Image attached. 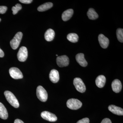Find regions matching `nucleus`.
I'll list each match as a JSON object with an SVG mask.
<instances>
[{
	"mask_svg": "<svg viewBox=\"0 0 123 123\" xmlns=\"http://www.w3.org/2000/svg\"><path fill=\"white\" fill-rule=\"evenodd\" d=\"M4 56V53L3 51L0 48V57H2Z\"/></svg>",
	"mask_w": 123,
	"mask_h": 123,
	"instance_id": "c85d7f7f",
	"label": "nucleus"
},
{
	"mask_svg": "<svg viewBox=\"0 0 123 123\" xmlns=\"http://www.w3.org/2000/svg\"><path fill=\"white\" fill-rule=\"evenodd\" d=\"M7 7L6 6H0V13L1 14L5 13L7 11Z\"/></svg>",
	"mask_w": 123,
	"mask_h": 123,
	"instance_id": "b1692460",
	"label": "nucleus"
},
{
	"mask_svg": "<svg viewBox=\"0 0 123 123\" xmlns=\"http://www.w3.org/2000/svg\"><path fill=\"white\" fill-rule=\"evenodd\" d=\"M1 21V18H0V22Z\"/></svg>",
	"mask_w": 123,
	"mask_h": 123,
	"instance_id": "c756f323",
	"label": "nucleus"
},
{
	"mask_svg": "<svg viewBox=\"0 0 123 123\" xmlns=\"http://www.w3.org/2000/svg\"><path fill=\"white\" fill-rule=\"evenodd\" d=\"M122 86L121 81L118 79H115L111 84L112 90L116 93H119L121 91Z\"/></svg>",
	"mask_w": 123,
	"mask_h": 123,
	"instance_id": "f8f14e48",
	"label": "nucleus"
},
{
	"mask_svg": "<svg viewBox=\"0 0 123 123\" xmlns=\"http://www.w3.org/2000/svg\"><path fill=\"white\" fill-rule=\"evenodd\" d=\"M73 84L75 88L78 92L84 93L86 91V86L81 78H75L74 80Z\"/></svg>",
	"mask_w": 123,
	"mask_h": 123,
	"instance_id": "39448f33",
	"label": "nucleus"
},
{
	"mask_svg": "<svg viewBox=\"0 0 123 123\" xmlns=\"http://www.w3.org/2000/svg\"><path fill=\"white\" fill-rule=\"evenodd\" d=\"M4 95L7 101L11 105L15 108H18L19 107V102L14 95L12 92L8 91H6L4 92Z\"/></svg>",
	"mask_w": 123,
	"mask_h": 123,
	"instance_id": "f257e3e1",
	"label": "nucleus"
},
{
	"mask_svg": "<svg viewBox=\"0 0 123 123\" xmlns=\"http://www.w3.org/2000/svg\"><path fill=\"white\" fill-rule=\"evenodd\" d=\"M22 36L23 34L21 32H18L15 34L13 39L10 42V46L12 49L15 50L18 47Z\"/></svg>",
	"mask_w": 123,
	"mask_h": 123,
	"instance_id": "20e7f679",
	"label": "nucleus"
},
{
	"mask_svg": "<svg viewBox=\"0 0 123 123\" xmlns=\"http://www.w3.org/2000/svg\"><path fill=\"white\" fill-rule=\"evenodd\" d=\"M87 14L88 18L90 20H95L98 17V15L97 13L92 8L89 9L87 12Z\"/></svg>",
	"mask_w": 123,
	"mask_h": 123,
	"instance_id": "aec40b11",
	"label": "nucleus"
},
{
	"mask_svg": "<svg viewBox=\"0 0 123 123\" xmlns=\"http://www.w3.org/2000/svg\"><path fill=\"white\" fill-rule=\"evenodd\" d=\"M56 61L57 65L61 68L68 66L69 64V59L66 55L58 56Z\"/></svg>",
	"mask_w": 123,
	"mask_h": 123,
	"instance_id": "0eeeda50",
	"label": "nucleus"
},
{
	"mask_svg": "<svg viewBox=\"0 0 123 123\" xmlns=\"http://www.w3.org/2000/svg\"><path fill=\"white\" fill-rule=\"evenodd\" d=\"M36 95L38 98L43 102H45L47 100L48 95L47 92L42 86H38L36 90Z\"/></svg>",
	"mask_w": 123,
	"mask_h": 123,
	"instance_id": "f03ea898",
	"label": "nucleus"
},
{
	"mask_svg": "<svg viewBox=\"0 0 123 123\" xmlns=\"http://www.w3.org/2000/svg\"><path fill=\"white\" fill-rule=\"evenodd\" d=\"M55 32L52 29H49L46 31L44 34V38L48 42L52 41L55 36Z\"/></svg>",
	"mask_w": 123,
	"mask_h": 123,
	"instance_id": "f3484780",
	"label": "nucleus"
},
{
	"mask_svg": "<svg viewBox=\"0 0 123 123\" xmlns=\"http://www.w3.org/2000/svg\"><path fill=\"white\" fill-rule=\"evenodd\" d=\"M49 78L52 82L53 83H57L59 80V74L58 71L53 69L51 70L49 74Z\"/></svg>",
	"mask_w": 123,
	"mask_h": 123,
	"instance_id": "9b49d317",
	"label": "nucleus"
},
{
	"mask_svg": "<svg viewBox=\"0 0 123 123\" xmlns=\"http://www.w3.org/2000/svg\"><path fill=\"white\" fill-rule=\"evenodd\" d=\"M28 56L27 49L25 47H22L19 49L17 54L18 59L20 62H23L26 60Z\"/></svg>",
	"mask_w": 123,
	"mask_h": 123,
	"instance_id": "423d86ee",
	"label": "nucleus"
},
{
	"mask_svg": "<svg viewBox=\"0 0 123 123\" xmlns=\"http://www.w3.org/2000/svg\"><path fill=\"white\" fill-rule=\"evenodd\" d=\"M41 116L43 118L50 122H55L57 120L55 115L49 111H43L41 113Z\"/></svg>",
	"mask_w": 123,
	"mask_h": 123,
	"instance_id": "1a4fd4ad",
	"label": "nucleus"
},
{
	"mask_svg": "<svg viewBox=\"0 0 123 123\" xmlns=\"http://www.w3.org/2000/svg\"><path fill=\"white\" fill-rule=\"evenodd\" d=\"M89 119L87 118H85L80 120L78 121L77 123H89Z\"/></svg>",
	"mask_w": 123,
	"mask_h": 123,
	"instance_id": "393cba45",
	"label": "nucleus"
},
{
	"mask_svg": "<svg viewBox=\"0 0 123 123\" xmlns=\"http://www.w3.org/2000/svg\"><path fill=\"white\" fill-rule=\"evenodd\" d=\"M8 117V111L4 105L0 102V118L3 119H6Z\"/></svg>",
	"mask_w": 123,
	"mask_h": 123,
	"instance_id": "a211bd4d",
	"label": "nucleus"
},
{
	"mask_svg": "<svg viewBox=\"0 0 123 123\" xmlns=\"http://www.w3.org/2000/svg\"><path fill=\"white\" fill-rule=\"evenodd\" d=\"M98 41L100 46L103 48H107L109 44V39L102 34H99L98 37Z\"/></svg>",
	"mask_w": 123,
	"mask_h": 123,
	"instance_id": "9d476101",
	"label": "nucleus"
},
{
	"mask_svg": "<svg viewBox=\"0 0 123 123\" xmlns=\"http://www.w3.org/2000/svg\"><path fill=\"white\" fill-rule=\"evenodd\" d=\"M14 123H24L22 120L19 119H16L14 121Z\"/></svg>",
	"mask_w": 123,
	"mask_h": 123,
	"instance_id": "cd10ccee",
	"label": "nucleus"
},
{
	"mask_svg": "<svg viewBox=\"0 0 123 123\" xmlns=\"http://www.w3.org/2000/svg\"><path fill=\"white\" fill-rule=\"evenodd\" d=\"M117 36L118 40L121 43L123 42V29L119 28L116 31Z\"/></svg>",
	"mask_w": 123,
	"mask_h": 123,
	"instance_id": "4be33fe9",
	"label": "nucleus"
},
{
	"mask_svg": "<svg viewBox=\"0 0 123 123\" xmlns=\"http://www.w3.org/2000/svg\"><path fill=\"white\" fill-rule=\"evenodd\" d=\"M56 56H58V55H56Z\"/></svg>",
	"mask_w": 123,
	"mask_h": 123,
	"instance_id": "7c9ffc66",
	"label": "nucleus"
},
{
	"mask_svg": "<svg viewBox=\"0 0 123 123\" xmlns=\"http://www.w3.org/2000/svg\"><path fill=\"white\" fill-rule=\"evenodd\" d=\"M76 59L77 62L81 66L84 67L87 66L88 63L85 59L84 54L83 53H80L77 55Z\"/></svg>",
	"mask_w": 123,
	"mask_h": 123,
	"instance_id": "4468645a",
	"label": "nucleus"
},
{
	"mask_svg": "<svg viewBox=\"0 0 123 123\" xmlns=\"http://www.w3.org/2000/svg\"><path fill=\"white\" fill-rule=\"evenodd\" d=\"M101 123H112L110 119L106 118L103 120Z\"/></svg>",
	"mask_w": 123,
	"mask_h": 123,
	"instance_id": "bb28decb",
	"label": "nucleus"
},
{
	"mask_svg": "<svg viewBox=\"0 0 123 123\" xmlns=\"http://www.w3.org/2000/svg\"><path fill=\"white\" fill-rule=\"evenodd\" d=\"M19 1L25 4H30L33 1L32 0H20Z\"/></svg>",
	"mask_w": 123,
	"mask_h": 123,
	"instance_id": "a878e982",
	"label": "nucleus"
},
{
	"mask_svg": "<svg viewBox=\"0 0 123 123\" xmlns=\"http://www.w3.org/2000/svg\"><path fill=\"white\" fill-rule=\"evenodd\" d=\"M53 6V4L51 2H47L39 6L38 7L37 10L40 12L47 11L51 8Z\"/></svg>",
	"mask_w": 123,
	"mask_h": 123,
	"instance_id": "6ab92c4d",
	"label": "nucleus"
},
{
	"mask_svg": "<svg viewBox=\"0 0 123 123\" xmlns=\"http://www.w3.org/2000/svg\"><path fill=\"white\" fill-rule=\"evenodd\" d=\"M108 110L114 114L119 116H123V108L114 105H110L108 107Z\"/></svg>",
	"mask_w": 123,
	"mask_h": 123,
	"instance_id": "ddd939ff",
	"label": "nucleus"
},
{
	"mask_svg": "<svg viewBox=\"0 0 123 123\" xmlns=\"http://www.w3.org/2000/svg\"><path fill=\"white\" fill-rule=\"evenodd\" d=\"M9 72L11 77L13 79H22L23 78L22 73L17 68L15 67L11 68L9 70Z\"/></svg>",
	"mask_w": 123,
	"mask_h": 123,
	"instance_id": "6e6552de",
	"label": "nucleus"
},
{
	"mask_svg": "<svg viewBox=\"0 0 123 123\" xmlns=\"http://www.w3.org/2000/svg\"><path fill=\"white\" fill-rule=\"evenodd\" d=\"M67 38L70 42L75 43L78 41L79 37L78 35L75 33H70L67 36Z\"/></svg>",
	"mask_w": 123,
	"mask_h": 123,
	"instance_id": "412c9836",
	"label": "nucleus"
},
{
	"mask_svg": "<svg viewBox=\"0 0 123 123\" xmlns=\"http://www.w3.org/2000/svg\"><path fill=\"white\" fill-rule=\"evenodd\" d=\"M73 13L74 11L72 9H68L64 11L62 16V20L64 21L69 20L72 17Z\"/></svg>",
	"mask_w": 123,
	"mask_h": 123,
	"instance_id": "dca6fc26",
	"label": "nucleus"
},
{
	"mask_svg": "<svg viewBox=\"0 0 123 123\" xmlns=\"http://www.w3.org/2000/svg\"><path fill=\"white\" fill-rule=\"evenodd\" d=\"M105 77L104 75H101L97 77L95 80L96 85L99 88H102L104 86L106 83Z\"/></svg>",
	"mask_w": 123,
	"mask_h": 123,
	"instance_id": "2eb2a0df",
	"label": "nucleus"
},
{
	"mask_svg": "<svg viewBox=\"0 0 123 123\" xmlns=\"http://www.w3.org/2000/svg\"><path fill=\"white\" fill-rule=\"evenodd\" d=\"M67 106L69 109L77 110L79 109L82 106V103L78 99L75 98L69 99L67 101Z\"/></svg>",
	"mask_w": 123,
	"mask_h": 123,
	"instance_id": "7ed1b4c3",
	"label": "nucleus"
},
{
	"mask_svg": "<svg viewBox=\"0 0 123 123\" xmlns=\"http://www.w3.org/2000/svg\"><path fill=\"white\" fill-rule=\"evenodd\" d=\"M22 7V6L20 4H17L15 5V6L13 7L12 8V11H13V14L14 15H15L18 12L19 10L21 9Z\"/></svg>",
	"mask_w": 123,
	"mask_h": 123,
	"instance_id": "5701e85b",
	"label": "nucleus"
}]
</instances>
